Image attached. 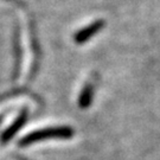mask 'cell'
<instances>
[{"label": "cell", "instance_id": "277c9868", "mask_svg": "<svg viewBox=\"0 0 160 160\" xmlns=\"http://www.w3.org/2000/svg\"><path fill=\"white\" fill-rule=\"evenodd\" d=\"M92 97H94V87H92V84H87L80 94V97H78V106L83 109L88 108V107L92 104Z\"/></svg>", "mask_w": 160, "mask_h": 160}, {"label": "cell", "instance_id": "7a4b0ae2", "mask_svg": "<svg viewBox=\"0 0 160 160\" xmlns=\"http://www.w3.org/2000/svg\"><path fill=\"white\" fill-rule=\"evenodd\" d=\"M103 28H104V20H96V22L92 23L90 25H88V26L83 28L82 30H80L77 33L75 34V42L77 44H83V43H86L87 40L92 38L97 32H100Z\"/></svg>", "mask_w": 160, "mask_h": 160}, {"label": "cell", "instance_id": "3957f363", "mask_svg": "<svg viewBox=\"0 0 160 160\" xmlns=\"http://www.w3.org/2000/svg\"><path fill=\"white\" fill-rule=\"evenodd\" d=\"M28 120V113L26 112H24L22 114L19 115L17 118V120L14 121L13 123H12L11 126L8 127L7 129H6L2 134H1V138H0V141L2 143H7L10 140H11L12 138L14 137L16 134H17L18 132L20 131V128L25 125V122Z\"/></svg>", "mask_w": 160, "mask_h": 160}, {"label": "cell", "instance_id": "6da1fadb", "mask_svg": "<svg viewBox=\"0 0 160 160\" xmlns=\"http://www.w3.org/2000/svg\"><path fill=\"white\" fill-rule=\"evenodd\" d=\"M74 135V129L68 126L63 127H51L45 129L34 131L29 133L26 137H24L19 141V146H29L31 143L42 141V140H50V139H70Z\"/></svg>", "mask_w": 160, "mask_h": 160}]
</instances>
